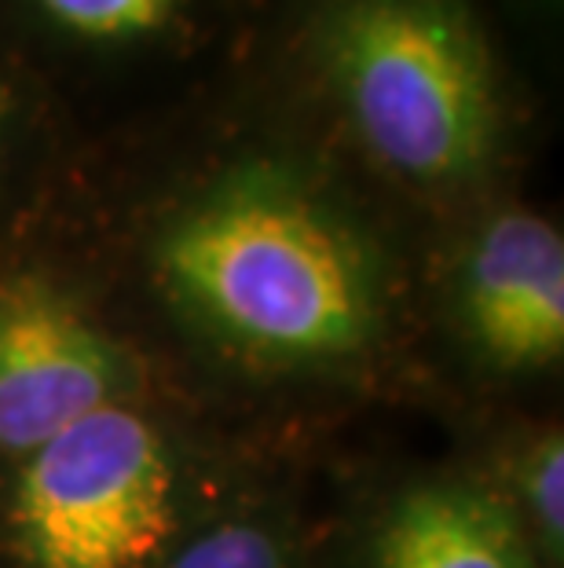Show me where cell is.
<instances>
[{
	"instance_id": "9c48e42d",
	"label": "cell",
	"mask_w": 564,
	"mask_h": 568,
	"mask_svg": "<svg viewBox=\"0 0 564 568\" xmlns=\"http://www.w3.org/2000/svg\"><path fill=\"white\" fill-rule=\"evenodd\" d=\"M561 480H564V447H561V437H550V440H543V447H539L532 458V469H527V491H532L539 525H543L546 539H554V542H561V521H564V510H561L564 485Z\"/></svg>"
},
{
	"instance_id": "5b68a950",
	"label": "cell",
	"mask_w": 564,
	"mask_h": 568,
	"mask_svg": "<svg viewBox=\"0 0 564 568\" xmlns=\"http://www.w3.org/2000/svg\"><path fill=\"white\" fill-rule=\"evenodd\" d=\"M465 316L502 367H546L564 348V243L535 213H502L465 264Z\"/></svg>"
},
{
	"instance_id": "277c9868",
	"label": "cell",
	"mask_w": 564,
	"mask_h": 568,
	"mask_svg": "<svg viewBox=\"0 0 564 568\" xmlns=\"http://www.w3.org/2000/svg\"><path fill=\"white\" fill-rule=\"evenodd\" d=\"M114 348L55 290L0 283V447L38 452L55 433L114 404Z\"/></svg>"
},
{
	"instance_id": "ba28073f",
	"label": "cell",
	"mask_w": 564,
	"mask_h": 568,
	"mask_svg": "<svg viewBox=\"0 0 564 568\" xmlns=\"http://www.w3.org/2000/svg\"><path fill=\"white\" fill-rule=\"evenodd\" d=\"M173 568H283L275 542L260 528L221 525L180 554Z\"/></svg>"
},
{
	"instance_id": "6da1fadb",
	"label": "cell",
	"mask_w": 564,
	"mask_h": 568,
	"mask_svg": "<svg viewBox=\"0 0 564 568\" xmlns=\"http://www.w3.org/2000/svg\"><path fill=\"white\" fill-rule=\"evenodd\" d=\"M170 286L221 334L271 356L356 353L378 294L359 246L283 184H235L162 243Z\"/></svg>"
},
{
	"instance_id": "3957f363",
	"label": "cell",
	"mask_w": 564,
	"mask_h": 568,
	"mask_svg": "<svg viewBox=\"0 0 564 568\" xmlns=\"http://www.w3.org/2000/svg\"><path fill=\"white\" fill-rule=\"evenodd\" d=\"M33 568H143L173 531V466L136 410L103 404L27 455L11 503Z\"/></svg>"
},
{
	"instance_id": "52a82bcc",
	"label": "cell",
	"mask_w": 564,
	"mask_h": 568,
	"mask_svg": "<svg viewBox=\"0 0 564 568\" xmlns=\"http://www.w3.org/2000/svg\"><path fill=\"white\" fill-rule=\"evenodd\" d=\"M59 27L95 41L140 38L173 16L176 0H38Z\"/></svg>"
},
{
	"instance_id": "7a4b0ae2",
	"label": "cell",
	"mask_w": 564,
	"mask_h": 568,
	"mask_svg": "<svg viewBox=\"0 0 564 568\" xmlns=\"http://www.w3.org/2000/svg\"><path fill=\"white\" fill-rule=\"evenodd\" d=\"M327 67L378 162L411 180H459L499 125L480 30L451 0H348L327 30Z\"/></svg>"
},
{
	"instance_id": "8992f818",
	"label": "cell",
	"mask_w": 564,
	"mask_h": 568,
	"mask_svg": "<svg viewBox=\"0 0 564 568\" xmlns=\"http://www.w3.org/2000/svg\"><path fill=\"white\" fill-rule=\"evenodd\" d=\"M378 568H532L510 514L470 488H422L396 506Z\"/></svg>"
}]
</instances>
